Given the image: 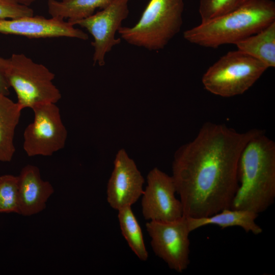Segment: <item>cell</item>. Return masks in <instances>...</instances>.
Returning <instances> with one entry per match:
<instances>
[{
    "label": "cell",
    "mask_w": 275,
    "mask_h": 275,
    "mask_svg": "<svg viewBox=\"0 0 275 275\" xmlns=\"http://www.w3.org/2000/svg\"><path fill=\"white\" fill-rule=\"evenodd\" d=\"M34 118L23 133V148L28 156H48L63 149L67 138L58 106L53 103L37 105L32 108Z\"/></svg>",
    "instance_id": "7"
},
{
    "label": "cell",
    "mask_w": 275,
    "mask_h": 275,
    "mask_svg": "<svg viewBox=\"0 0 275 275\" xmlns=\"http://www.w3.org/2000/svg\"><path fill=\"white\" fill-rule=\"evenodd\" d=\"M9 64V59L0 56V93L8 96L10 88L6 79V71Z\"/></svg>",
    "instance_id": "22"
},
{
    "label": "cell",
    "mask_w": 275,
    "mask_h": 275,
    "mask_svg": "<svg viewBox=\"0 0 275 275\" xmlns=\"http://www.w3.org/2000/svg\"><path fill=\"white\" fill-rule=\"evenodd\" d=\"M183 0H150L138 22L121 26L118 33L128 44L150 51L163 49L180 32Z\"/></svg>",
    "instance_id": "4"
},
{
    "label": "cell",
    "mask_w": 275,
    "mask_h": 275,
    "mask_svg": "<svg viewBox=\"0 0 275 275\" xmlns=\"http://www.w3.org/2000/svg\"><path fill=\"white\" fill-rule=\"evenodd\" d=\"M21 111L17 102L0 93V161H11L15 152V131Z\"/></svg>",
    "instance_id": "15"
},
{
    "label": "cell",
    "mask_w": 275,
    "mask_h": 275,
    "mask_svg": "<svg viewBox=\"0 0 275 275\" xmlns=\"http://www.w3.org/2000/svg\"><path fill=\"white\" fill-rule=\"evenodd\" d=\"M144 178L133 159L121 149L116 154L114 169L107 185V201L118 210L131 206L142 196Z\"/></svg>",
    "instance_id": "11"
},
{
    "label": "cell",
    "mask_w": 275,
    "mask_h": 275,
    "mask_svg": "<svg viewBox=\"0 0 275 275\" xmlns=\"http://www.w3.org/2000/svg\"><path fill=\"white\" fill-rule=\"evenodd\" d=\"M237 50L264 64L275 67V21L258 32L235 44Z\"/></svg>",
    "instance_id": "16"
},
{
    "label": "cell",
    "mask_w": 275,
    "mask_h": 275,
    "mask_svg": "<svg viewBox=\"0 0 275 275\" xmlns=\"http://www.w3.org/2000/svg\"><path fill=\"white\" fill-rule=\"evenodd\" d=\"M19 213L18 176H0V213Z\"/></svg>",
    "instance_id": "19"
},
{
    "label": "cell",
    "mask_w": 275,
    "mask_h": 275,
    "mask_svg": "<svg viewBox=\"0 0 275 275\" xmlns=\"http://www.w3.org/2000/svg\"><path fill=\"white\" fill-rule=\"evenodd\" d=\"M268 68L262 62L238 50L230 51L209 67L202 78L204 88L223 97L242 94Z\"/></svg>",
    "instance_id": "5"
},
{
    "label": "cell",
    "mask_w": 275,
    "mask_h": 275,
    "mask_svg": "<svg viewBox=\"0 0 275 275\" xmlns=\"http://www.w3.org/2000/svg\"><path fill=\"white\" fill-rule=\"evenodd\" d=\"M258 215V214L249 210L227 208L209 216L186 217L190 232L202 227L212 225L222 229L239 227L246 233L252 232L255 235H258L262 232V229L255 222Z\"/></svg>",
    "instance_id": "14"
},
{
    "label": "cell",
    "mask_w": 275,
    "mask_h": 275,
    "mask_svg": "<svg viewBox=\"0 0 275 275\" xmlns=\"http://www.w3.org/2000/svg\"><path fill=\"white\" fill-rule=\"evenodd\" d=\"M147 181L141 201L144 218L167 222L181 217L182 206L180 200L175 197L176 189L172 176L154 168L148 173Z\"/></svg>",
    "instance_id": "10"
},
{
    "label": "cell",
    "mask_w": 275,
    "mask_h": 275,
    "mask_svg": "<svg viewBox=\"0 0 275 275\" xmlns=\"http://www.w3.org/2000/svg\"><path fill=\"white\" fill-rule=\"evenodd\" d=\"M274 21L273 1L250 0L229 13L185 31L183 37L192 44L216 48L225 44H235Z\"/></svg>",
    "instance_id": "3"
},
{
    "label": "cell",
    "mask_w": 275,
    "mask_h": 275,
    "mask_svg": "<svg viewBox=\"0 0 275 275\" xmlns=\"http://www.w3.org/2000/svg\"><path fill=\"white\" fill-rule=\"evenodd\" d=\"M33 15V10L29 6L20 4L15 0H0V19Z\"/></svg>",
    "instance_id": "21"
},
{
    "label": "cell",
    "mask_w": 275,
    "mask_h": 275,
    "mask_svg": "<svg viewBox=\"0 0 275 275\" xmlns=\"http://www.w3.org/2000/svg\"><path fill=\"white\" fill-rule=\"evenodd\" d=\"M15 1H16L17 3L20 4L29 6L36 0H15Z\"/></svg>",
    "instance_id": "23"
},
{
    "label": "cell",
    "mask_w": 275,
    "mask_h": 275,
    "mask_svg": "<svg viewBox=\"0 0 275 275\" xmlns=\"http://www.w3.org/2000/svg\"><path fill=\"white\" fill-rule=\"evenodd\" d=\"M118 211L122 234L136 256L142 261H147L148 253L145 245L143 233L131 206L124 207Z\"/></svg>",
    "instance_id": "18"
},
{
    "label": "cell",
    "mask_w": 275,
    "mask_h": 275,
    "mask_svg": "<svg viewBox=\"0 0 275 275\" xmlns=\"http://www.w3.org/2000/svg\"><path fill=\"white\" fill-rule=\"evenodd\" d=\"M112 0H48V11L52 17L68 22L88 17L97 9L104 8Z\"/></svg>",
    "instance_id": "17"
},
{
    "label": "cell",
    "mask_w": 275,
    "mask_h": 275,
    "mask_svg": "<svg viewBox=\"0 0 275 275\" xmlns=\"http://www.w3.org/2000/svg\"><path fill=\"white\" fill-rule=\"evenodd\" d=\"M155 254L169 268L182 272L189 264V229L185 216L172 221H149L146 224Z\"/></svg>",
    "instance_id": "8"
},
{
    "label": "cell",
    "mask_w": 275,
    "mask_h": 275,
    "mask_svg": "<svg viewBox=\"0 0 275 275\" xmlns=\"http://www.w3.org/2000/svg\"><path fill=\"white\" fill-rule=\"evenodd\" d=\"M250 0H200L199 13L201 22L207 21L243 5Z\"/></svg>",
    "instance_id": "20"
},
{
    "label": "cell",
    "mask_w": 275,
    "mask_h": 275,
    "mask_svg": "<svg viewBox=\"0 0 275 275\" xmlns=\"http://www.w3.org/2000/svg\"><path fill=\"white\" fill-rule=\"evenodd\" d=\"M19 213L31 216L43 210L46 203L53 193L51 183L41 179L39 168L28 164L18 176Z\"/></svg>",
    "instance_id": "13"
},
{
    "label": "cell",
    "mask_w": 275,
    "mask_h": 275,
    "mask_svg": "<svg viewBox=\"0 0 275 275\" xmlns=\"http://www.w3.org/2000/svg\"><path fill=\"white\" fill-rule=\"evenodd\" d=\"M240 185L230 208L257 214L265 211L275 199V143L262 131L243 149L238 164Z\"/></svg>",
    "instance_id": "2"
},
{
    "label": "cell",
    "mask_w": 275,
    "mask_h": 275,
    "mask_svg": "<svg viewBox=\"0 0 275 275\" xmlns=\"http://www.w3.org/2000/svg\"><path fill=\"white\" fill-rule=\"evenodd\" d=\"M74 26L68 21L58 18L33 15L0 19V33L30 38L69 37L88 39L87 33Z\"/></svg>",
    "instance_id": "12"
},
{
    "label": "cell",
    "mask_w": 275,
    "mask_h": 275,
    "mask_svg": "<svg viewBox=\"0 0 275 275\" xmlns=\"http://www.w3.org/2000/svg\"><path fill=\"white\" fill-rule=\"evenodd\" d=\"M261 131L239 132L225 124L208 122L194 140L177 150L172 177L183 216L206 217L230 208L239 185L241 153Z\"/></svg>",
    "instance_id": "1"
},
{
    "label": "cell",
    "mask_w": 275,
    "mask_h": 275,
    "mask_svg": "<svg viewBox=\"0 0 275 275\" xmlns=\"http://www.w3.org/2000/svg\"><path fill=\"white\" fill-rule=\"evenodd\" d=\"M9 59L6 79L15 91L16 102L22 110L42 103H56L60 100L61 92L53 83L55 75L45 66L23 53H13Z\"/></svg>",
    "instance_id": "6"
},
{
    "label": "cell",
    "mask_w": 275,
    "mask_h": 275,
    "mask_svg": "<svg viewBox=\"0 0 275 275\" xmlns=\"http://www.w3.org/2000/svg\"><path fill=\"white\" fill-rule=\"evenodd\" d=\"M130 0H112L104 8L92 15L70 22L86 29L94 38L91 45L94 48L93 64L103 66L105 57L113 47L121 42L115 34L128 16Z\"/></svg>",
    "instance_id": "9"
}]
</instances>
